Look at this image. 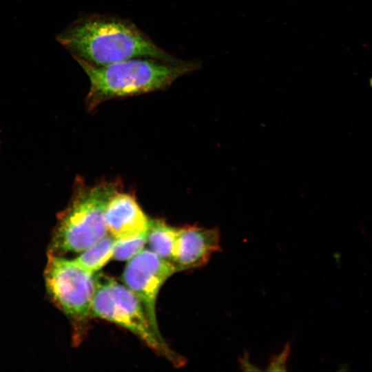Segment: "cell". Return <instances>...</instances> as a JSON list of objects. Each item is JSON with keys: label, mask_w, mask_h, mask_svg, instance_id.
I'll use <instances>...</instances> for the list:
<instances>
[{"label": "cell", "mask_w": 372, "mask_h": 372, "mask_svg": "<svg viewBox=\"0 0 372 372\" xmlns=\"http://www.w3.org/2000/svg\"><path fill=\"white\" fill-rule=\"evenodd\" d=\"M57 41L74 59L94 66L134 58L182 61L158 45L132 21L111 14L81 16L57 37Z\"/></svg>", "instance_id": "1"}, {"label": "cell", "mask_w": 372, "mask_h": 372, "mask_svg": "<svg viewBox=\"0 0 372 372\" xmlns=\"http://www.w3.org/2000/svg\"><path fill=\"white\" fill-rule=\"evenodd\" d=\"M90 81L85 103L93 110L106 101L165 90L180 76L199 69L198 61L169 63L152 58H134L104 66L74 59Z\"/></svg>", "instance_id": "2"}, {"label": "cell", "mask_w": 372, "mask_h": 372, "mask_svg": "<svg viewBox=\"0 0 372 372\" xmlns=\"http://www.w3.org/2000/svg\"><path fill=\"white\" fill-rule=\"evenodd\" d=\"M117 191L118 185L114 182L77 183L72 200L58 218L50 253L83 252L104 238L108 234L105 207Z\"/></svg>", "instance_id": "3"}, {"label": "cell", "mask_w": 372, "mask_h": 372, "mask_svg": "<svg viewBox=\"0 0 372 372\" xmlns=\"http://www.w3.org/2000/svg\"><path fill=\"white\" fill-rule=\"evenodd\" d=\"M91 317L107 320L130 331L156 353L176 366L185 362L153 331L137 297L125 285L102 273L95 275Z\"/></svg>", "instance_id": "4"}, {"label": "cell", "mask_w": 372, "mask_h": 372, "mask_svg": "<svg viewBox=\"0 0 372 372\" xmlns=\"http://www.w3.org/2000/svg\"><path fill=\"white\" fill-rule=\"evenodd\" d=\"M45 280L50 296L73 323L77 342L84 334L91 317L95 275L74 260L50 253Z\"/></svg>", "instance_id": "5"}, {"label": "cell", "mask_w": 372, "mask_h": 372, "mask_svg": "<svg viewBox=\"0 0 372 372\" xmlns=\"http://www.w3.org/2000/svg\"><path fill=\"white\" fill-rule=\"evenodd\" d=\"M176 272L172 262L142 249L128 260L121 276L124 285L140 301L153 331L163 342L156 320V298L163 283Z\"/></svg>", "instance_id": "6"}, {"label": "cell", "mask_w": 372, "mask_h": 372, "mask_svg": "<svg viewBox=\"0 0 372 372\" xmlns=\"http://www.w3.org/2000/svg\"><path fill=\"white\" fill-rule=\"evenodd\" d=\"M221 251L217 229L187 225L178 229L172 264L176 272L205 265L213 254Z\"/></svg>", "instance_id": "7"}, {"label": "cell", "mask_w": 372, "mask_h": 372, "mask_svg": "<svg viewBox=\"0 0 372 372\" xmlns=\"http://www.w3.org/2000/svg\"><path fill=\"white\" fill-rule=\"evenodd\" d=\"M105 220L107 232L115 239L138 236L147 231L149 222L134 197L119 190L106 205Z\"/></svg>", "instance_id": "8"}, {"label": "cell", "mask_w": 372, "mask_h": 372, "mask_svg": "<svg viewBox=\"0 0 372 372\" xmlns=\"http://www.w3.org/2000/svg\"><path fill=\"white\" fill-rule=\"evenodd\" d=\"M178 231V228L170 226L162 219L149 220L147 230V243L149 250L172 262Z\"/></svg>", "instance_id": "9"}, {"label": "cell", "mask_w": 372, "mask_h": 372, "mask_svg": "<svg viewBox=\"0 0 372 372\" xmlns=\"http://www.w3.org/2000/svg\"><path fill=\"white\" fill-rule=\"evenodd\" d=\"M115 238L107 234L73 259L79 266L95 274L112 258Z\"/></svg>", "instance_id": "10"}, {"label": "cell", "mask_w": 372, "mask_h": 372, "mask_svg": "<svg viewBox=\"0 0 372 372\" xmlns=\"http://www.w3.org/2000/svg\"><path fill=\"white\" fill-rule=\"evenodd\" d=\"M146 243L147 231L134 238L115 239L112 259L118 261H128L143 249Z\"/></svg>", "instance_id": "11"}, {"label": "cell", "mask_w": 372, "mask_h": 372, "mask_svg": "<svg viewBox=\"0 0 372 372\" xmlns=\"http://www.w3.org/2000/svg\"><path fill=\"white\" fill-rule=\"evenodd\" d=\"M288 351L289 348L287 347L286 349L282 352V355L280 354L281 356L277 357L271 362V364L269 365V366L272 368L271 370H276V367L285 366V360L288 355Z\"/></svg>", "instance_id": "12"}]
</instances>
